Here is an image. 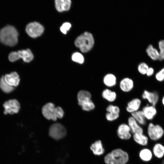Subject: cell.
<instances>
[{
	"instance_id": "1",
	"label": "cell",
	"mask_w": 164,
	"mask_h": 164,
	"mask_svg": "<svg viewBox=\"0 0 164 164\" xmlns=\"http://www.w3.org/2000/svg\"><path fill=\"white\" fill-rule=\"evenodd\" d=\"M18 32L13 26L7 25L0 30V41L10 46H15L18 42Z\"/></svg>"
},
{
	"instance_id": "2",
	"label": "cell",
	"mask_w": 164,
	"mask_h": 164,
	"mask_svg": "<svg viewBox=\"0 0 164 164\" xmlns=\"http://www.w3.org/2000/svg\"><path fill=\"white\" fill-rule=\"evenodd\" d=\"M128 160L127 153L120 149L113 150L104 157L106 164H125Z\"/></svg>"
},
{
	"instance_id": "3",
	"label": "cell",
	"mask_w": 164,
	"mask_h": 164,
	"mask_svg": "<svg viewBox=\"0 0 164 164\" xmlns=\"http://www.w3.org/2000/svg\"><path fill=\"white\" fill-rule=\"evenodd\" d=\"M94 44V38L92 34L85 32L79 36L75 41V44L83 53H87L92 48Z\"/></svg>"
},
{
	"instance_id": "4",
	"label": "cell",
	"mask_w": 164,
	"mask_h": 164,
	"mask_svg": "<svg viewBox=\"0 0 164 164\" xmlns=\"http://www.w3.org/2000/svg\"><path fill=\"white\" fill-rule=\"evenodd\" d=\"M42 111L44 117L48 120L56 121L57 118H62L64 115L63 110L60 107L55 108L54 104L51 102L43 106Z\"/></svg>"
},
{
	"instance_id": "5",
	"label": "cell",
	"mask_w": 164,
	"mask_h": 164,
	"mask_svg": "<svg viewBox=\"0 0 164 164\" xmlns=\"http://www.w3.org/2000/svg\"><path fill=\"white\" fill-rule=\"evenodd\" d=\"M91 94L87 91L81 90L77 94L78 104L82 109L85 111H90L95 108V105L91 99Z\"/></svg>"
},
{
	"instance_id": "6",
	"label": "cell",
	"mask_w": 164,
	"mask_h": 164,
	"mask_svg": "<svg viewBox=\"0 0 164 164\" xmlns=\"http://www.w3.org/2000/svg\"><path fill=\"white\" fill-rule=\"evenodd\" d=\"M148 137L152 141L156 142L159 141L164 135V130L160 125L150 123L147 128Z\"/></svg>"
},
{
	"instance_id": "7",
	"label": "cell",
	"mask_w": 164,
	"mask_h": 164,
	"mask_svg": "<svg viewBox=\"0 0 164 164\" xmlns=\"http://www.w3.org/2000/svg\"><path fill=\"white\" fill-rule=\"evenodd\" d=\"M33 58V54L29 49L12 52L9 53L8 56L9 60L11 62L22 59L24 62L28 63L31 61Z\"/></svg>"
},
{
	"instance_id": "8",
	"label": "cell",
	"mask_w": 164,
	"mask_h": 164,
	"mask_svg": "<svg viewBox=\"0 0 164 164\" xmlns=\"http://www.w3.org/2000/svg\"><path fill=\"white\" fill-rule=\"evenodd\" d=\"M44 31L43 26L36 22H31L28 24L26 28L27 34L31 37L35 38L40 36Z\"/></svg>"
},
{
	"instance_id": "9",
	"label": "cell",
	"mask_w": 164,
	"mask_h": 164,
	"mask_svg": "<svg viewBox=\"0 0 164 164\" xmlns=\"http://www.w3.org/2000/svg\"><path fill=\"white\" fill-rule=\"evenodd\" d=\"M65 128L60 123L52 125L49 131V135L53 138L58 140L64 137L66 134Z\"/></svg>"
},
{
	"instance_id": "10",
	"label": "cell",
	"mask_w": 164,
	"mask_h": 164,
	"mask_svg": "<svg viewBox=\"0 0 164 164\" xmlns=\"http://www.w3.org/2000/svg\"><path fill=\"white\" fill-rule=\"evenodd\" d=\"M5 108L4 113L6 114H11L18 113L20 108V105L18 101L15 99L10 100L5 102L3 104Z\"/></svg>"
},
{
	"instance_id": "11",
	"label": "cell",
	"mask_w": 164,
	"mask_h": 164,
	"mask_svg": "<svg viewBox=\"0 0 164 164\" xmlns=\"http://www.w3.org/2000/svg\"><path fill=\"white\" fill-rule=\"evenodd\" d=\"M131 129L128 124L122 123L119 125L117 129V134L121 139L128 140L131 137Z\"/></svg>"
},
{
	"instance_id": "12",
	"label": "cell",
	"mask_w": 164,
	"mask_h": 164,
	"mask_svg": "<svg viewBox=\"0 0 164 164\" xmlns=\"http://www.w3.org/2000/svg\"><path fill=\"white\" fill-rule=\"evenodd\" d=\"M151 150L155 159L160 160L164 158V144L161 142H155Z\"/></svg>"
},
{
	"instance_id": "13",
	"label": "cell",
	"mask_w": 164,
	"mask_h": 164,
	"mask_svg": "<svg viewBox=\"0 0 164 164\" xmlns=\"http://www.w3.org/2000/svg\"><path fill=\"white\" fill-rule=\"evenodd\" d=\"M54 6L56 10L59 12L69 11L71 7V0H54Z\"/></svg>"
},
{
	"instance_id": "14",
	"label": "cell",
	"mask_w": 164,
	"mask_h": 164,
	"mask_svg": "<svg viewBox=\"0 0 164 164\" xmlns=\"http://www.w3.org/2000/svg\"><path fill=\"white\" fill-rule=\"evenodd\" d=\"M142 97V99L147 100L151 105L154 106L158 103L159 99V96L157 92H150L146 90L144 91Z\"/></svg>"
},
{
	"instance_id": "15",
	"label": "cell",
	"mask_w": 164,
	"mask_h": 164,
	"mask_svg": "<svg viewBox=\"0 0 164 164\" xmlns=\"http://www.w3.org/2000/svg\"><path fill=\"white\" fill-rule=\"evenodd\" d=\"M5 82L9 85L14 87L17 86L20 81L19 76L17 73L13 72L4 76Z\"/></svg>"
},
{
	"instance_id": "16",
	"label": "cell",
	"mask_w": 164,
	"mask_h": 164,
	"mask_svg": "<svg viewBox=\"0 0 164 164\" xmlns=\"http://www.w3.org/2000/svg\"><path fill=\"white\" fill-rule=\"evenodd\" d=\"M134 87L133 80L128 77L122 79L119 83V87L122 91L128 92L131 91Z\"/></svg>"
},
{
	"instance_id": "17",
	"label": "cell",
	"mask_w": 164,
	"mask_h": 164,
	"mask_svg": "<svg viewBox=\"0 0 164 164\" xmlns=\"http://www.w3.org/2000/svg\"><path fill=\"white\" fill-rule=\"evenodd\" d=\"M142 103L141 100L137 98L132 99L127 104L126 109V111L131 114L138 110Z\"/></svg>"
},
{
	"instance_id": "18",
	"label": "cell",
	"mask_w": 164,
	"mask_h": 164,
	"mask_svg": "<svg viewBox=\"0 0 164 164\" xmlns=\"http://www.w3.org/2000/svg\"><path fill=\"white\" fill-rule=\"evenodd\" d=\"M127 124L132 133H143L144 130L142 127L132 116L128 118Z\"/></svg>"
},
{
	"instance_id": "19",
	"label": "cell",
	"mask_w": 164,
	"mask_h": 164,
	"mask_svg": "<svg viewBox=\"0 0 164 164\" xmlns=\"http://www.w3.org/2000/svg\"><path fill=\"white\" fill-rule=\"evenodd\" d=\"M142 111L146 119L151 120L153 119L157 113V110L155 106L147 105L144 107Z\"/></svg>"
},
{
	"instance_id": "20",
	"label": "cell",
	"mask_w": 164,
	"mask_h": 164,
	"mask_svg": "<svg viewBox=\"0 0 164 164\" xmlns=\"http://www.w3.org/2000/svg\"><path fill=\"white\" fill-rule=\"evenodd\" d=\"M102 97L109 102H112L115 101L117 97L116 92L108 88L104 90L101 93Z\"/></svg>"
},
{
	"instance_id": "21",
	"label": "cell",
	"mask_w": 164,
	"mask_h": 164,
	"mask_svg": "<svg viewBox=\"0 0 164 164\" xmlns=\"http://www.w3.org/2000/svg\"><path fill=\"white\" fill-rule=\"evenodd\" d=\"M139 155L141 159L145 162H149L154 158L152 150L147 148H145L141 150Z\"/></svg>"
},
{
	"instance_id": "22",
	"label": "cell",
	"mask_w": 164,
	"mask_h": 164,
	"mask_svg": "<svg viewBox=\"0 0 164 164\" xmlns=\"http://www.w3.org/2000/svg\"><path fill=\"white\" fill-rule=\"evenodd\" d=\"M133 137L134 141L141 145L145 146L148 144L149 138L143 133L133 134Z\"/></svg>"
},
{
	"instance_id": "23",
	"label": "cell",
	"mask_w": 164,
	"mask_h": 164,
	"mask_svg": "<svg viewBox=\"0 0 164 164\" xmlns=\"http://www.w3.org/2000/svg\"><path fill=\"white\" fill-rule=\"evenodd\" d=\"M103 82L104 85L109 88L115 86L117 84V79L115 76L111 73L106 75L104 77Z\"/></svg>"
},
{
	"instance_id": "24",
	"label": "cell",
	"mask_w": 164,
	"mask_h": 164,
	"mask_svg": "<svg viewBox=\"0 0 164 164\" xmlns=\"http://www.w3.org/2000/svg\"><path fill=\"white\" fill-rule=\"evenodd\" d=\"M131 116L140 125H144L146 123V119L142 110H138L131 113Z\"/></svg>"
},
{
	"instance_id": "25",
	"label": "cell",
	"mask_w": 164,
	"mask_h": 164,
	"mask_svg": "<svg viewBox=\"0 0 164 164\" xmlns=\"http://www.w3.org/2000/svg\"><path fill=\"white\" fill-rule=\"evenodd\" d=\"M90 148L95 155H99L103 154L104 152L101 142L100 140L97 141L93 144Z\"/></svg>"
},
{
	"instance_id": "26",
	"label": "cell",
	"mask_w": 164,
	"mask_h": 164,
	"mask_svg": "<svg viewBox=\"0 0 164 164\" xmlns=\"http://www.w3.org/2000/svg\"><path fill=\"white\" fill-rule=\"evenodd\" d=\"M146 52L149 57L153 60H159V54L158 50L152 45H149L146 50Z\"/></svg>"
},
{
	"instance_id": "27",
	"label": "cell",
	"mask_w": 164,
	"mask_h": 164,
	"mask_svg": "<svg viewBox=\"0 0 164 164\" xmlns=\"http://www.w3.org/2000/svg\"><path fill=\"white\" fill-rule=\"evenodd\" d=\"M0 87L4 92L6 93L11 92L15 89L14 87L9 85L5 82L3 76L0 79Z\"/></svg>"
},
{
	"instance_id": "28",
	"label": "cell",
	"mask_w": 164,
	"mask_h": 164,
	"mask_svg": "<svg viewBox=\"0 0 164 164\" xmlns=\"http://www.w3.org/2000/svg\"><path fill=\"white\" fill-rule=\"evenodd\" d=\"M106 111L108 113L119 114L120 111L118 106L112 104H110L107 106L106 108Z\"/></svg>"
},
{
	"instance_id": "29",
	"label": "cell",
	"mask_w": 164,
	"mask_h": 164,
	"mask_svg": "<svg viewBox=\"0 0 164 164\" xmlns=\"http://www.w3.org/2000/svg\"><path fill=\"white\" fill-rule=\"evenodd\" d=\"M72 59L73 61L80 64H82L84 61L83 56L78 52L74 53L72 55Z\"/></svg>"
},
{
	"instance_id": "30",
	"label": "cell",
	"mask_w": 164,
	"mask_h": 164,
	"mask_svg": "<svg viewBox=\"0 0 164 164\" xmlns=\"http://www.w3.org/2000/svg\"><path fill=\"white\" fill-rule=\"evenodd\" d=\"M159 50V60L162 61L164 60V40L160 41L158 43Z\"/></svg>"
},
{
	"instance_id": "31",
	"label": "cell",
	"mask_w": 164,
	"mask_h": 164,
	"mask_svg": "<svg viewBox=\"0 0 164 164\" xmlns=\"http://www.w3.org/2000/svg\"><path fill=\"white\" fill-rule=\"evenodd\" d=\"M149 68L148 66L145 63H141L138 67V72L141 74L145 75L146 74V72Z\"/></svg>"
},
{
	"instance_id": "32",
	"label": "cell",
	"mask_w": 164,
	"mask_h": 164,
	"mask_svg": "<svg viewBox=\"0 0 164 164\" xmlns=\"http://www.w3.org/2000/svg\"><path fill=\"white\" fill-rule=\"evenodd\" d=\"M119 116V114H114L107 112L105 114L106 120L109 121H112L117 120Z\"/></svg>"
},
{
	"instance_id": "33",
	"label": "cell",
	"mask_w": 164,
	"mask_h": 164,
	"mask_svg": "<svg viewBox=\"0 0 164 164\" xmlns=\"http://www.w3.org/2000/svg\"><path fill=\"white\" fill-rule=\"evenodd\" d=\"M155 77L156 80L159 82L164 80V67L156 74Z\"/></svg>"
},
{
	"instance_id": "34",
	"label": "cell",
	"mask_w": 164,
	"mask_h": 164,
	"mask_svg": "<svg viewBox=\"0 0 164 164\" xmlns=\"http://www.w3.org/2000/svg\"><path fill=\"white\" fill-rule=\"evenodd\" d=\"M71 27V24L69 22H66L63 23L60 28L61 32L64 34H66Z\"/></svg>"
},
{
	"instance_id": "35",
	"label": "cell",
	"mask_w": 164,
	"mask_h": 164,
	"mask_svg": "<svg viewBox=\"0 0 164 164\" xmlns=\"http://www.w3.org/2000/svg\"><path fill=\"white\" fill-rule=\"evenodd\" d=\"M154 73V70L152 67H149L146 74L148 77H150L152 76Z\"/></svg>"
},
{
	"instance_id": "36",
	"label": "cell",
	"mask_w": 164,
	"mask_h": 164,
	"mask_svg": "<svg viewBox=\"0 0 164 164\" xmlns=\"http://www.w3.org/2000/svg\"><path fill=\"white\" fill-rule=\"evenodd\" d=\"M162 102L163 105L164 106V96L162 97Z\"/></svg>"
}]
</instances>
